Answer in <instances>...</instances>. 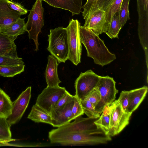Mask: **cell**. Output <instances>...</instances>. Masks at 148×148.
<instances>
[{"label":"cell","mask_w":148,"mask_h":148,"mask_svg":"<svg viewBox=\"0 0 148 148\" xmlns=\"http://www.w3.org/2000/svg\"><path fill=\"white\" fill-rule=\"evenodd\" d=\"M79 32L81 42L86 49L88 56L92 58L95 64L103 66L116 59L115 54L109 51L99 35L80 25Z\"/></svg>","instance_id":"1"},{"label":"cell","mask_w":148,"mask_h":148,"mask_svg":"<svg viewBox=\"0 0 148 148\" xmlns=\"http://www.w3.org/2000/svg\"><path fill=\"white\" fill-rule=\"evenodd\" d=\"M50 143L62 145H96L106 144L111 140L105 133H87L72 132L48 136Z\"/></svg>","instance_id":"2"},{"label":"cell","mask_w":148,"mask_h":148,"mask_svg":"<svg viewBox=\"0 0 148 148\" xmlns=\"http://www.w3.org/2000/svg\"><path fill=\"white\" fill-rule=\"evenodd\" d=\"M48 35L47 50L57 60L58 63H64L68 59L69 47L67 32L65 28L58 27L50 30Z\"/></svg>","instance_id":"3"},{"label":"cell","mask_w":148,"mask_h":148,"mask_svg":"<svg viewBox=\"0 0 148 148\" xmlns=\"http://www.w3.org/2000/svg\"><path fill=\"white\" fill-rule=\"evenodd\" d=\"M98 118H84L82 116H79L75 119L73 122L51 130L49 132L48 136L72 132L90 134L104 133L94 123Z\"/></svg>","instance_id":"4"},{"label":"cell","mask_w":148,"mask_h":148,"mask_svg":"<svg viewBox=\"0 0 148 148\" xmlns=\"http://www.w3.org/2000/svg\"><path fill=\"white\" fill-rule=\"evenodd\" d=\"M107 106L110 116L107 135L112 136L119 133L128 125L132 113L124 111L119 99Z\"/></svg>","instance_id":"5"},{"label":"cell","mask_w":148,"mask_h":148,"mask_svg":"<svg viewBox=\"0 0 148 148\" xmlns=\"http://www.w3.org/2000/svg\"><path fill=\"white\" fill-rule=\"evenodd\" d=\"M44 11L42 0H36L30 11L27 21L25 23V31L28 32L29 38L34 40L36 46L35 51L39 50L38 36L44 26Z\"/></svg>","instance_id":"6"},{"label":"cell","mask_w":148,"mask_h":148,"mask_svg":"<svg viewBox=\"0 0 148 148\" xmlns=\"http://www.w3.org/2000/svg\"><path fill=\"white\" fill-rule=\"evenodd\" d=\"M80 23L77 20L72 19L65 28L67 34L69 47L68 60L77 65L81 62L82 46L79 32Z\"/></svg>","instance_id":"7"},{"label":"cell","mask_w":148,"mask_h":148,"mask_svg":"<svg viewBox=\"0 0 148 148\" xmlns=\"http://www.w3.org/2000/svg\"><path fill=\"white\" fill-rule=\"evenodd\" d=\"M116 82L113 78L107 76H99V81L96 86L101 95V100L95 108V111L101 114L104 108L114 101L118 92L115 86Z\"/></svg>","instance_id":"8"},{"label":"cell","mask_w":148,"mask_h":148,"mask_svg":"<svg viewBox=\"0 0 148 148\" xmlns=\"http://www.w3.org/2000/svg\"><path fill=\"white\" fill-rule=\"evenodd\" d=\"M67 91L59 86H47L38 96L36 104L51 114L55 105Z\"/></svg>","instance_id":"9"},{"label":"cell","mask_w":148,"mask_h":148,"mask_svg":"<svg viewBox=\"0 0 148 148\" xmlns=\"http://www.w3.org/2000/svg\"><path fill=\"white\" fill-rule=\"evenodd\" d=\"M99 76L91 70L81 73L75 83V95L80 100H84L96 86Z\"/></svg>","instance_id":"10"},{"label":"cell","mask_w":148,"mask_h":148,"mask_svg":"<svg viewBox=\"0 0 148 148\" xmlns=\"http://www.w3.org/2000/svg\"><path fill=\"white\" fill-rule=\"evenodd\" d=\"M31 87H28L12 102L11 114L7 119L11 126L21 119L28 106L31 97Z\"/></svg>","instance_id":"11"},{"label":"cell","mask_w":148,"mask_h":148,"mask_svg":"<svg viewBox=\"0 0 148 148\" xmlns=\"http://www.w3.org/2000/svg\"><path fill=\"white\" fill-rule=\"evenodd\" d=\"M85 20L83 26L98 35L106 33L108 30L109 26L105 19V12L100 9L90 14Z\"/></svg>","instance_id":"12"},{"label":"cell","mask_w":148,"mask_h":148,"mask_svg":"<svg viewBox=\"0 0 148 148\" xmlns=\"http://www.w3.org/2000/svg\"><path fill=\"white\" fill-rule=\"evenodd\" d=\"M73 102V98L62 108L52 111L51 114V125L58 127L69 123L75 119L72 111Z\"/></svg>","instance_id":"13"},{"label":"cell","mask_w":148,"mask_h":148,"mask_svg":"<svg viewBox=\"0 0 148 148\" xmlns=\"http://www.w3.org/2000/svg\"><path fill=\"white\" fill-rule=\"evenodd\" d=\"M7 0H0V28L7 27L21 18V14L12 9Z\"/></svg>","instance_id":"14"},{"label":"cell","mask_w":148,"mask_h":148,"mask_svg":"<svg viewBox=\"0 0 148 148\" xmlns=\"http://www.w3.org/2000/svg\"><path fill=\"white\" fill-rule=\"evenodd\" d=\"M58 62L56 58L52 55L48 56V62L45 72L47 86H59V84L61 82L58 74Z\"/></svg>","instance_id":"15"},{"label":"cell","mask_w":148,"mask_h":148,"mask_svg":"<svg viewBox=\"0 0 148 148\" xmlns=\"http://www.w3.org/2000/svg\"><path fill=\"white\" fill-rule=\"evenodd\" d=\"M50 5L70 12L73 16L80 14L83 0H41Z\"/></svg>","instance_id":"16"},{"label":"cell","mask_w":148,"mask_h":148,"mask_svg":"<svg viewBox=\"0 0 148 148\" xmlns=\"http://www.w3.org/2000/svg\"><path fill=\"white\" fill-rule=\"evenodd\" d=\"M138 14V34L147 35L148 28V0H136Z\"/></svg>","instance_id":"17"},{"label":"cell","mask_w":148,"mask_h":148,"mask_svg":"<svg viewBox=\"0 0 148 148\" xmlns=\"http://www.w3.org/2000/svg\"><path fill=\"white\" fill-rule=\"evenodd\" d=\"M147 91V87L144 86L129 91V103L127 110V112L132 113L138 108L145 98Z\"/></svg>","instance_id":"18"},{"label":"cell","mask_w":148,"mask_h":148,"mask_svg":"<svg viewBox=\"0 0 148 148\" xmlns=\"http://www.w3.org/2000/svg\"><path fill=\"white\" fill-rule=\"evenodd\" d=\"M25 19L19 18L9 26L0 28V32L14 41L18 36L23 34L25 32Z\"/></svg>","instance_id":"19"},{"label":"cell","mask_w":148,"mask_h":148,"mask_svg":"<svg viewBox=\"0 0 148 148\" xmlns=\"http://www.w3.org/2000/svg\"><path fill=\"white\" fill-rule=\"evenodd\" d=\"M27 118L35 122L52 124L51 115L36 104L32 107Z\"/></svg>","instance_id":"20"},{"label":"cell","mask_w":148,"mask_h":148,"mask_svg":"<svg viewBox=\"0 0 148 148\" xmlns=\"http://www.w3.org/2000/svg\"><path fill=\"white\" fill-rule=\"evenodd\" d=\"M12 103L10 97L0 88V117L7 119L11 114Z\"/></svg>","instance_id":"21"},{"label":"cell","mask_w":148,"mask_h":148,"mask_svg":"<svg viewBox=\"0 0 148 148\" xmlns=\"http://www.w3.org/2000/svg\"><path fill=\"white\" fill-rule=\"evenodd\" d=\"M16 51V46L10 38L0 32V56Z\"/></svg>","instance_id":"22"},{"label":"cell","mask_w":148,"mask_h":148,"mask_svg":"<svg viewBox=\"0 0 148 148\" xmlns=\"http://www.w3.org/2000/svg\"><path fill=\"white\" fill-rule=\"evenodd\" d=\"M122 27L119 19V11L112 17L108 30L106 34L111 39L118 38V34Z\"/></svg>","instance_id":"23"},{"label":"cell","mask_w":148,"mask_h":148,"mask_svg":"<svg viewBox=\"0 0 148 148\" xmlns=\"http://www.w3.org/2000/svg\"><path fill=\"white\" fill-rule=\"evenodd\" d=\"M24 64L23 59L18 56L17 51L0 56V66H15Z\"/></svg>","instance_id":"24"},{"label":"cell","mask_w":148,"mask_h":148,"mask_svg":"<svg viewBox=\"0 0 148 148\" xmlns=\"http://www.w3.org/2000/svg\"><path fill=\"white\" fill-rule=\"evenodd\" d=\"M101 115L94 123L98 128L101 129L107 135L109 128L110 116L107 106L104 108Z\"/></svg>","instance_id":"25"},{"label":"cell","mask_w":148,"mask_h":148,"mask_svg":"<svg viewBox=\"0 0 148 148\" xmlns=\"http://www.w3.org/2000/svg\"><path fill=\"white\" fill-rule=\"evenodd\" d=\"M24 64L15 66H0V75L4 77H13L24 71Z\"/></svg>","instance_id":"26"},{"label":"cell","mask_w":148,"mask_h":148,"mask_svg":"<svg viewBox=\"0 0 148 148\" xmlns=\"http://www.w3.org/2000/svg\"><path fill=\"white\" fill-rule=\"evenodd\" d=\"M123 1L114 0L104 11L105 19L109 26L113 15L120 10Z\"/></svg>","instance_id":"27"},{"label":"cell","mask_w":148,"mask_h":148,"mask_svg":"<svg viewBox=\"0 0 148 148\" xmlns=\"http://www.w3.org/2000/svg\"><path fill=\"white\" fill-rule=\"evenodd\" d=\"M80 101L84 113L88 117L94 118L99 117L100 114L95 111L94 108L88 99H85Z\"/></svg>","instance_id":"28"},{"label":"cell","mask_w":148,"mask_h":148,"mask_svg":"<svg viewBox=\"0 0 148 148\" xmlns=\"http://www.w3.org/2000/svg\"><path fill=\"white\" fill-rule=\"evenodd\" d=\"M130 0H123L119 11V19L122 27L130 19L129 5Z\"/></svg>","instance_id":"29"},{"label":"cell","mask_w":148,"mask_h":148,"mask_svg":"<svg viewBox=\"0 0 148 148\" xmlns=\"http://www.w3.org/2000/svg\"><path fill=\"white\" fill-rule=\"evenodd\" d=\"M98 0H87L82 8L83 10L82 15L84 19L85 20L90 14L99 9L97 5Z\"/></svg>","instance_id":"30"},{"label":"cell","mask_w":148,"mask_h":148,"mask_svg":"<svg viewBox=\"0 0 148 148\" xmlns=\"http://www.w3.org/2000/svg\"><path fill=\"white\" fill-rule=\"evenodd\" d=\"M10 127L7 119L0 117V136L11 138Z\"/></svg>","instance_id":"31"},{"label":"cell","mask_w":148,"mask_h":148,"mask_svg":"<svg viewBox=\"0 0 148 148\" xmlns=\"http://www.w3.org/2000/svg\"><path fill=\"white\" fill-rule=\"evenodd\" d=\"M88 99L95 108L101 100V95L97 87H96L84 99Z\"/></svg>","instance_id":"32"},{"label":"cell","mask_w":148,"mask_h":148,"mask_svg":"<svg viewBox=\"0 0 148 148\" xmlns=\"http://www.w3.org/2000/svg\"><path fill=\"white\" fill-rule=\"evenodd\" d=\"M73 100L74 102L72 109V111L75 119L78 116L83 115L84 112L80 100L75 95H73Z\"/></svg>","instance_id":"33"},{"label":"cell","mask_w":148,"mask_h":148,"mask_svg":"<svg viewBox=\"0 0 148 148\" xmlns=\"http://www.w3.org/2000/svg\"><path fill=\"white\" fill-rule=\"evenodd\" d=\"M73 98V95H71L67 91L56 103L53 110H58L62 108Z\"/></svg>","instance_id":"34"},{"label":"cell","mask_w":148,"mask_h":148,"mask_svg":"<svg viewBox=\"0 0 148 148\" xmlns=\"http://www.w3.org/2000/svg\"><path fill=\"white\" fill-rule=\"evenodd\" d=\"M7 3L10 8L18 12L21 15L26 14L28 12L27 9L18 3L9 0H7Z\"/></svg>","instance_id":"35"},{"label":"cell","mask_w":148,"mask_h":148,"mask_svg":"<svg viewBox=\"0 0 148 148\" xmlns=\"http://www.w3.org/2000/svg\"><path fill=\"white\" fill-rule=\"evenodd\" d=\"M129 91H123L121 92L118 99L123 109L126 112H127V110L129 103Z\"/></svg>","instance_id":"36"},{"label":"cell","mask_w":148,"mask_h":148,"mask_svg":"<svg viewBox=\"0 0 148 148\" xmlns=\"http://www.w3.org/2000/svg\"><path fill=\"white\" fill-rule=\"evenodd\" d=\"M114 0H98V8L104 11L111 4Z\"/></svg>","instance_id":"37"},{"label":"cell","mask_w":148,"mask_h":148,"mask_svg":"<svg viewBox=\"0 0 148 148\" xmlns=\"http://www.w3.org/2000/svg\"><path fill=\"white\" fill-rule=\"evenodd\" d=\"M15 139L11 138H8L5 137L0 136V141L2 142H4L7 143L14 141Z\"/></svg>","instance_id":"38"},{"label":"cell","mask_w":148,"mask_h":148,"mask_svg":"<svg viewBox=\"0 0 148 148\" xmlns=\"http://www.w3.org/2000/svg\"><path fill=\"white\" fill-rule=\"evenodd\" d=\"M16 146V145L9 143L0 141V146Z\"/></svg>","instance_id":"39"}]
</instances>
